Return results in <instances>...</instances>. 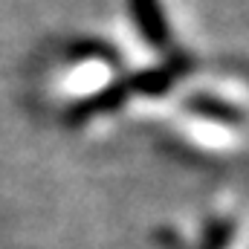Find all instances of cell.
<instances>
[{
  "label": "cell",
  "instance_id": "6da1fadb",
  "mask_svg": "<svg viewBox=\"0 0 249 249\" xmlns=\"http://www.w3.org/2000/svg\"><path fill=\"white\" fill-rule=\"evenodd\" d=\"M194 70V58L186 53H171L168 58L157 67H145L136 72L124 75L127 93L130 96H165L180 78H186L188 72Z\"/></svg>",
  "mask_w": 249,
  "mask_h": 249
},
{
  "label": "cell",
  "instance_id": "7a4b0ae2",
  "mask_svg": "<svg viewBox=\"0 0 249 249\" xmlns=\"http://www.w3.org/2000/svg\"><path fill=\"white\" fill-rule=\"evenodd\" d=\"M127 6H130L133 23H136L139 35L145 38V44L151 50H165L171 41V29H168L162 3L160 0H127Z\"/></svg>",
  "mask_w": 249,
  "mask_h": 249
},
{
  "label": "cell",
  "instance_id": "3957f363",
  "mask_svg": "<svg viewBox=\"0 0 249 249\" xmlns=\"http://www.w3.org/2000/svg\"><path fill=\"white\" fill-rule=\"evenodd\" d=\"M186 110L191 116H200V119H209V122H217V124H232V127H241L244 122V113L238 105L226 102V99H217L212 93H197L186 99Z\"/></svg>",
  "mask_w": 249,
  "mask_h": 249
},
{
  "label": "cell",
  "instance_id": "277c9868",
  "mask_svg": "<svg viewBox=\"0 0 249 249\" xmlns=\"http://www.w3.org/2000/svg\"><path fill=\"white\" fill-rule=\"evenodd\" d=\"M70 55L78 58V61H110V64H119V53H116L110 44L96 41V38H90V41H75L72 50H70Z\"/></svg>",
  "mask_w": 249,
  "mask_h": 249
}]
</instances>
